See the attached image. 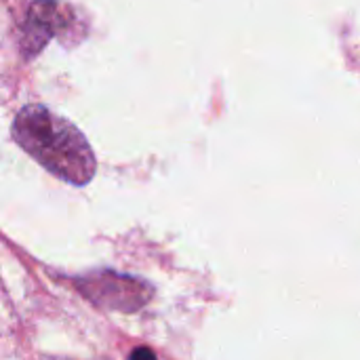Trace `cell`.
<instances>
[{
	"label": "cell",
	"instance_id": "obj_1",
	"mask_svg": "<svg viewBox=\"0 0 360 360\" xmlns=\"http://www.w3.org/2000/svg\"><path fill=\"white\" fill-rule=\"evenodd\" d=\"M13 139L51 175L72 186H86L97 171L86 137L44 105H25L15 116Z\"/></svg>",
	"mask_w": 360,
	"mask_h": 360
},
{
	"label": "cell",
	"instance_id": "obj_2",
	"mask_svg": "<svg viewBox=\"0 0 360 360\" xmlns=\"http://www.w3.org/2000/svg\"><path fill=\"white\" fill-rule=\"evenodd\" d=\"M76 23L74 11L59 0H36L32 2L23 30H21V53L25 59L36 57L53 36H65Z\"/></svg>",
	"mask_w": 360,
	"mask_h": 360
},
{
	"label": "cell",
	"instance_id": "obj_3",
	"mask_svg": "<svg viewBox=\"0 0 360 360\" xmlns=\"http://www.w3.org/2000/svg\"><path fill=\"white\" fill-rule=\"evenodd\" d=\"M82 291L97 306L120 312H133L150 300V287L124 274H95L82 281Z\"/></svg>",
	"mask_w": 360,
	"mask_h": 360
},
{
	"label": "cell",
	"instance_id": "obj_4",
	"mask_svg": "<svg viewBox=\"0 0 360 360\" xmlns=\"http://www.w3.org/2000/svg\"><path fill=\"white\" fill-rule=\"evenodd\" d=\"M139 356H146V359H154L156 354H154L152 350H148V348H139V350H133V352H131V359H139Z\"/></svg>",
	"mask_w": 360,
	"mask_h": 360
}]
</instances>
